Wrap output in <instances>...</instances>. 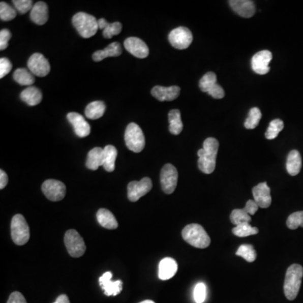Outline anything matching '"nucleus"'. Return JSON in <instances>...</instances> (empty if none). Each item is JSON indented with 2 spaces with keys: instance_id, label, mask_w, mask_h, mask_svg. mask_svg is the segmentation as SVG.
I'll return each mask as SVG.
<instances>
[{
  "instance_id": "28",
  "label": "nucleus",
  "mask_w": 303,
  "mask_h": 303,
  "mask_svg": "<svg viewBox=\"0 0 303 303\" xmlns=\"http://www.w3.org/2000/svg\"><path fill=\"white\" fill-rule=\"evenodd\" d=\"M98 25L99 28L103 29V36L107 39L120 34L123 29V25L120 22L108 23L103 18L98 20Z\"/></svg>"
},
{
  "instance_id": "7",
  "label": "nucleus",
  "mask_w": 303,
  "mask_h": 303,
  "mask_svg": "<svg viewBox=\"0 0 303 303\" xmlns=\"http://www.w3.org/2000/svg\"><path fill=\"white\" fill-rule=\"evenodd\" d=\"M64 243L70 256L79 258L85 253L86 245L84 241L76 230L67 231L64 236Z\"/></svg>"
},
{
  "instance_id": "34",
  "label": "nucleus",
  "mask_w": 303,
  "mask_h": 303,
  "mask_svg": "<svg viewBox=\"0 0 303 303\" xmlns=\"http://www.w3.org/2000/svg\"><path fill=\"white\" fill-rule=\"evenodd\" d=\"M232 232L237 237H245L256 235L259 232V229L257 227H252L249 223H245L236 226L232 229Z\"/></svg>"
},
{
  "instance_id": "45",
  "label": "nucleus",
  "mask_w": 303,
  "mask_h": 303,
  "mask_svg": "<svg viewBox=\"0 0 303 303\" xmlns=\"http://www.w3.org/2000/svg\"><path fill=\"white\" fill-rule=\"evenodd\" d=\"M259 208V205H257V203L254 201H252V200L248 201L245 206V210H246L250 216L254 215Z\"/></svg>"
},
{
  "instance_id": "40",
  "label": "nucleus",
  "mask_w": 303,
  "mask_h": 303,
  "mask_svg": "<svg viewBox=\"0 0 303 303\" xmlns=\"http://www.w3.org/2000/svg\"><path fill=\"white\" fill-rule=\"evenodd\" d=\"M194 300L196 303H203L206 298V286L202 282L197 284L195 286L193 292Z\"/></svg>"
},
{
  "instance_id": "42",
  "label": "nucleus",
  "mask_w": 303,
  "mask_h": 303,
  "mask_svg": "<svg viewBox=\"0 0 303 303\" xmlns=\"http://www.w3.org/2000/svg\"><path fill=\"white\" fill-rule=\"evenodd\" d=\"M12 69V64L6 57L0 58V78H3L5 76L10 74Z\"/></svg>"
},
{
  "instance_id": "3",
  "label": "nucleus",
  "mask_w": 303,
  "mask_h": 303,
  "mask_svg": "<svg viewBox=\"0 0 303 303\" xmlns=\"http://www.w3.org/2000/svg\"><path fill=\"white\" fill-rule=\"evenodd\" d=\"M182 237L186 243L197 249H205L210 244V238L204 227L200 224L192 223L182 230Z\"/></svg>"
},
{
  "instance_id": "11",
  "label": "nucleus",
  "mask_w": 303,
  "mask_h": 303,
  "mask_svg": "<svg viewBox=\"0 0 303 303\" xmlns=\"http://www.w3.org/2000/svg\"><path fill=\"white\" fill-rule=\"evenodd\" d=\"M160 183L164 193L169 195L175 191L178 183V171L174 165L167 164L163 167L160 174Z\"/></svg>"
},
{
  "instance_id": "1",
  "label": "nucleus",
  "mask_w": 303,
  "mask_h": 303,
  "mask_svg": "<svg viewBox=\"0 0 303 303\" xmlns=\"http://www.w3.org/2000/svg\"><path fill=\"white\" fill-rule=\"evenodd\" d=\"M219 142L213 137H208L203 142V147L199 150L198 168L204 174H210L215 170Z\"/></svg>"
},
{
  "instance_id": "23",
  "label": "nucleus",
  "mask_w": 303,
  "mask_h": 303,
  "mask_svg": "<svg viewBox=\"0 0 303 303\" xmlns=\"http://www.w3.org/2000/svg\"><path fill=\"white\" fill-rule=\"evenodd\" d=\"M301 169V154L297 150L290 152L286 160V170L291 176H296Z\"/></svg>"
},
{
  "instance_id": "9",
  "label": "nucleus",
  "mask_w": 303,
  "mask_h": 303,
  "mask_svg": "<svg viewBox=\"0 0 303 303\" xmlns=\"http://www.w3.org/2000/svg\"><path fill=\"white\" fill-rule=\"evenodd\" d=\"M169 41L172 47L178 50L186 49L193 42V35L188 28L178 27L169 33Z\"/></svg>"
},
{
  "instance_id": "21",
  "label": "nucleus",
  "mask_w": 303,
  "mask_h": 303,
  "mask_svg": "<svg viewBox=\"0 0 303 303\" xmlns=\"http://www.w3.org/2000/svg\"><path fill=\"white\" fill-rule=\"evenodd\" d=\"M178 270V264L172 258H164L159 264V278L167 281L174 277Z\"/></svg>"
},
{
  "instance_id": "43",
  "label": "nucleus",
  "mask_w": 303,
  "mask_h": 303,
  "mask_svg": "<svg viewBox=\"0 0 303 303\" xmlns=\"http://www.w3.org/2000/svg\"><path fill=\"white\" fill-rule=\"evenodd\" d=\"M11 36L12 35L9 29H4L0 32V50L1 51L7 48Z\"/></svg>"
},
{
  "instance_id": "20",
  "label": "nucleus",
  "mask_w": 303,
  "mask_h": 303,
  "mask_svg": "<svg viewBox=\"0 0 303 303\" xmlns=\"http://www.w3.org/2000/svg\"><path fill=\"white\" fill-rule=\"evenodd\" d=\"M230 6L241 17L251 18L256 12L254 2L251 0H230Z\"/></svg>"
},
{
  "instance_id": "41",
  "label": "nucleus",
  "mask_w": 303,
  "mask_h": 303,
  "mask_svg": "<svg viewBox=\"0 0 303 303\" xmlns=\"http://www.w3.org/2000/svg\"><path fill=\"white\" fill-rule=\"evenodd\" d=\"M12 3L20 14H25L34 6L32 0H14Z\"/></svg>"
},
{
  "instance_id": "36",
  "label": "nucleus",
  "mask_w": 303,
  "mask_h": 303,
  "mask_svg": "<svg viewBox=\"0 0 303 303\" xmlns=\"http://www.w3.org/2000/svg\"><path fill=\"white\" fill-rule=\"evenodd\" d=\"M236 255L242 257L246 261L250 262V263L254 262L257 257L256 251L252 245H241L236 252Z\"/></svg>"
},
{
  "instance_id": "17",
  "label": "nucleus",
  "mask_w": 303,
  "mask_h": 303,
  "mask_svg": "<svg viewBox=\"0 0 303 303\" xmlns=\"http://www.w3.org/2000/svg\"><path fill=\"white\" fill-rule=\"evenodd\" d=\"M67 118L74 127V132L78 137L83 138L88 137V135L90 134V126L86 122L83 115L78 113L70 112L67 115Z\"/></svg>"
},
{
  "instance_id": "47",
  "label": "nucleus",
  "mask_w": 303,
  "mask_h": 303,
  "mask_svg": "<svg viewBox=\"0 0 303 303\" xmlns=\"http://www.w3.org/2000/svg\"><path fill=\"white\" fill-rule=\"evenodd\" d=\"M53 303H70V301H69V297L64 294V295L59 296Z\"/></svg>"
},
{
  "instance_id": "22",
  "label": "nucleus",
  "mask_w": 303,
  "mask_h": 303,
  "mask_svg": "<svg viewBox=\"0 0 303 303\" xmlns=\"http://www.w3.org/2000/svg\"><path fill=\"white\" fill-rule=\"evenodd\" d=\"M31 20L38 25H43L48 20V7L46 3H36L31 10Z\"/></svg>"
},
{
  "instance_id": "6",
  "label": "nucleus",
  "mask_w": 303,
  "mask_h": 303,
  "mask_svg": "<svg viewBox=\"0 0 303 303\" xmlns=\"http://www.w3.org/2000/svg\"><path fill=\"white\" fill-rule=\"evenodd\" d=\"M11 237L15 245H24L29 239V228L25 218L20 214L14 216L11 222Z\"/></svg>"
},
{
  "instance_id": "48",
  "label": "nucleus",
  "mask_w": 303,
  "mask_h": 303,
  "mask_svg": "<svg viewBox=\"0 0 303 303\" xmlns=\"http://www.w3.org/2000/svg\"><path fill=\"white\" fill-rule=\"evenodd\" d=\"M140 303H155L154 301H151V300H146V301H142Z\"/></svg>"
},
{
  "instance_id": "8",
  "label": "nucleus",
  "mask_w": 303,
  "mask_h": 303,
  "mask_svg": "<svg viewBox=\"0 0 303 303\" xmlns=\"http://www.w3.org/2000/svg\"><path fill=\"white\" fill-rule=\"evenodd\" d=\"M199 87L202 92H206L214 99H223L225 92L217 81V75L213 72H208L203 76L199 83Z\"/></svg>"
},
{
  "instance_id": "31",
  "label": "nucleus",
  "mask_w": 303,
  "mask_h": 303,
  "mask_svg": "<svg viewBox=\"0 0 303 303\" xmlns=\"http://www.w3.org/2000/svg\"><path fill=\"white\" fill-rule=\"evenodd\" d=\"M169 132L173 135L180 134L183 130L180 111L172 110L169 113Z\"/></svg>"
},
{
  "instance_id": "39",
  "label": "nucleus",
  "mask_w": 303,
  "mask_h": 303,
  "mask_svg": "<svg viewBox=\"0 0 303 303\" xmlns=\"http://www.w3.org/2000/svg\"><path fill=\"white\" fill-rule=\"evenodd\" d=\"M286 225L291 230L296 229L299 227H303V210L296 211L289 216Z\"/></svg>"
},
{
  "instance_id": "5",
  "label": "nucleus",
  "mask_w": 303,
  "mask_h": 303,
  "mask_svg": "<svg viewBox=\"0 0 303 303\" xmlns=\"http://www.w3.org/2000/svg\"><path fill=\"white\" fill-rule=\"evenodd\" d=\"M127 148L134 153H141L145 147V137L142 129L136 123H130L125 132Z\"/></svg>"
},
{
  "instance_id": "24",
  "label": "nucleus",
  "mask_w": 303,
  "mask_h": 303,
  "mask_svg": "<svg viewBox=\"0 0 303 303\" xmlns=\"http://www.w3.org/2000/svg\"><path fill=\"white\" fill-rule=\"evenodd\" d=\"M20 99L29 106H35L42 100V91L34 86H29L20 94Z\"/></svg>"
},
{
  "instance_id": "18",
  "label": "nucleus",
  "mask_w": 303,
  "mask_h": 303,
  "mask_svg": "<svg viewBox=\"0 0 303 303\" xmlns=\"http://www.w3.org/2000/svg\"><path fill=\"white\" fill-rule=\"evenodd\" d=\"M253 196L254 201L257 203L260 208H268L271 205V195L270 189L267 185L266 182L259 184L253 188Z\"/></svg>"
},
{
  "instance_id": "35",
  "label": "nucleus",
  "mask_w": 303,
  "mask_h": 303,
  "mask_svg": "<svg viewBox=\"0 0 303 303\" xmlns=\"http://www.w3.org/2000/svg\"><path fill=\"white\" fill-rule=\"evenodd\" d=\"M261 111L259 108L254 107L250 110L249 116L245 120V127L247 129H254L257 126L259 125V122L261 120Z\"/></svg>"
},
{
  "instance_id": "38",
  "label": "nucleus",
  "mask_w": 303,
  "mask_h": 303,
  "mask_svg": "<svg viewBox=\"0 0 303 303\" xmlns=\"http://www.w3.org/2000/svg\"><path fill=\"white\" fill-rule=\"evenodd\" d=\"M16 16V11L7 3H0V19L4 21H10Z\"/></svg>"
},
{
  "instance_id": "25",
  "label": "nucleus",
  "mask_w": 303,
  "mask_h": 303,
  "mask_svg": "<svg viewBox=\"0 0 303 303\" xmlns=\"http://www.w3.org/2000/svg\"><path fill=\"white\" fill-rule=\"evenodd\" d=\"M123 52L122 46L119 42H113L109 45L104 50H100L93 54V60L95 62H101L106 57L109 56H120Z\"/></svg>"
},
{
  "instance_id": "4",
  "label": "nucleus",
  "mask_w": 303,
  "mask_h": 303,
  "mask_svg": "<svg viewBox=\"0 0 303 303\" xmlns=\"http://www.w3.org/2000/svg\"><path fill=\"white\" fill-rule=\"evenodd\" d=\"M73 25L78 31V34L83 38H90L98 31V20L93 15L87 13L78 12L74 15L72 20Z\"/></svg>"
},
{
  "instance_id": "10",
  "label": "nucleus",
  "mask_w": 303,
  "mask_h": 303,
  "mask_svg": "<svg viewBox=\"0 0 303 303\" xmlns=\"http://www.w3.org/2000/svg\"><path fill=\"white\" fill-rule=\"evenodd\" d=\"M153 188L151 178L145 177L140 181H132L127 186V197L130 201L136 202L147 195Z\"/></svg>"
},
{
  "instance_id": "30",
  "label": "nucleus",
  "mask_w": 303,
  "mask_h": 303,
  "mask_svg": "<svg viewBox=\"0 0 303 303\" xmlns=\"http://www.w3.org/2000/svg\"><path fill=\"white\" fill-rule=\"evenodd\" d=\"M105 111V103L103 101H94L87 105L85 109L86 117L91 120H97L102 117Z\"/></svg>"
},
{
  "instance_id": "13",
  "label": "nucleus",
  "mask_w": 303,
  "mask_h": 303,
  "mask_svg": "<svg viewBox=\"0 0 303 303\" xmlns=\"http://www.w3.org/2000/svg\"><path fill=\"white\" fill-rule=\"evenodd\" d=\"M28 68L33 75L45 77L51 71L49 62L42 54L34 53L28 60Z\"/></svg>"
},
{
  "instance_id": "26",
  "label": "nucleus",
  "mask_w": 303,
  "mask_h": 303,
  "mask_svg": "<svg viewBox=\"0 0 303 303\" xmlns=\"http://www.w3.org/2000/svg\"><path fill=\"white\" fill-rule=\"evenodd\" d=\"M104 160V148L95 147L88 152L86 167L91 170H97L101 166H103Z\"/></svg>"
},
{
  "instance_id": "14",
  "label": "nucleus",
  "mask_w": 303,
  "mask_h": 303,
  "mask_svg": "<svg viewBox=\"0 0 303 303\" xmlns=\"http://www.w3.org/2000/svg\"><path fill=\"white\" fill-rule=\"evenodd\" d=\"M272 57L273 56L271 52L267 50L259 51L254 55L251 61V65L254 73L260 75L268 74L270 70L269 64L272 60Z\"/></svg>"
},
{
  "instance_id": "32",
  "label": "nucleus",
  "mask_w": 303,
  "mask_h": 303,
  "mask_svg": "<svg viewBox=\"0 0 303 303\" xmlns=\"http://www.w3.org/2000/svg\"><path fill=\"white\" fill-rule=\"evenodd\" d=\"M13 78L16 83L22 86H32L35 83V77L31 72L25 69H18L13 74Z\"/></svg>"
},
{
  "instance_id": "2",
  "label": "nucleus",
  "mask_w": 303,
  "mask_h": 303,
  "mask_svg": "<svg viewBox=\"0 0 303 303\" xmlns=\"http://www.w3.org/2000/svg\"><path fill=\"white\" fill-rule=\"evenodd\" d=\"M303 277V268L300 264H292L286 270L284 282V293L286 298L293 301L298 295Z\"/></svg>"
},
{
  "instance_id": "27",
  "label": "nucleus",
  "mask_w": 303,
  "mask_h": 303,
  "mask_svg": "<svg viewBox=\"0 0 303 303\" xmlns=\"http://www.w3.org/2000/svg\"><path fill=\"white\" fill-rule=\"evenodd\" d=\"M98 223L105 228L107 229H116L118 223L112 213L107 209H100L96 214Z\"/></svg>"
},
{
  "instance_id": "19",
  "label": "nucleus",
  "mask_w": 303,
  "mask_h": 303,
  "mask_svg": "<svg viewBox=\"0 0 303 303\" xmlns=\"http://www.w3.org/2000/svg\"><path fill=\"white\" fill-rule=\"evenodd\" d=\"M152 96L159 101H172L178 98L180 94V88L174 85L170 87L155 86L151 90Z\"/></svg>"
},
{
  "instance_id": "44",
  "label": "nucleus",
  "mask_w": 303,
  "mask_h": 303,
  "mask_svg": "<svg viewBox=\"0 0 303 303\" xmlns=\"http://www.w3.org/2000/svg\"><path fill=\"white\" fill-rule=\"evenodd\" d=\"M7 303H27L26 300L23 296L22 294L19 291H15L12 294H10L9 300Z\"/></svg>"
},
{
  "instance_id": "16",
  "label": "nucleus",
  "mask_w": 303,
  "mask_h": 303,
  "mask_svg": "<svg viewBox=\"0 0 303 303\" xmlns=\"http://www.w3.org/2000/svg\"><path fill=\"white\" fill-rule=\"evenodd\" d=\"M124 47L128 52L137 58H146L149 54L147 44L137 37H129L126 39Z\"/></svg>"
},
{
  "instance_id": "33",
  "label": "nucleus",
  "mask_w": 303,
  "mask_h": 303,
  "mask_svg": "<svg viewBox=\"0 0 303 303\" xmlns=\"http://www.w3.org/2000/svg\"><path fill=\"white\" fill-rule=\"evenodd\" d=\"M230 220L235 226L251 222V216L244 209H234L230 215Z\"/></svg>"
},
{
  "instance_id": "15",
  "label": "nucleus",
  "mask_w": 303,
  "mask_h": 303,
  "mask_svg": "<svg viewBox=\"0 0 303 303\" xmlns=\"http://www.w3.org/2000/svg\"><path fill=\"white\" fill-rule=\"evenodd\" d=\"M113 275L111 272H105L102 277L99 279V283L104 291L105 296H117L123 291V281H112Z\"/></svg>"
},
{
  "instance_id": "12",
  "label": "nucleus",
  "mask_w": 303,
  "mask_h": 303,
  "mask_svg": "<svg viewBox=\"0 0 303 303\" xmlns=\"http://www.w3.org/2000/svg\"><path fill=\"white\" fill-rule=\"evenodd\" d=\"M42 192L48 200L60 201L66 196V186L56 179H47L42 184Z\"/></svg>"
},
{
  "instance_id": "29",
  "label": "nucleus",
  "mask_w": 303,
  "mask_h": 303,
  "mask_svg": "<svg viewBox=\"0 0 303 303\" xmlns=\"http://www.w3.org/2000/svg\"><path fill=\"white\" fill-rule=\"evenodd\" d=\"M117 149L112 145H107L104 148V160L103 168L107 172H113L115 170V163L117 157Z\"/></svg>"
},
{
  "instance_id": "37",
  "label": "nucleus",
  "mask_w": 303,
  "mask_h": 303,
  "mask_svg": "<svg viewBox=\"0 0 303 303\" xmlns=\"http://www.w3.org/2000/svg\"><path fill=\"white\" fill-rule=\"evenodd\" d=\"M284 123L281 119H275L269 123V127L265 132V137L267 139L273 140L277 138L279 133L283 130Z\"/></svg>"
},
{
  "instance_id": "46",
  "label": "nucleus",
  "mask_w": 303,
  "mask_h": 303,
  "mask_svg": "<svg viewBox=\"0 0 303 303\" xmlns=\"http://www.w3.org/2000/svg\"><path fill=\"white\" fill-rule=\"evenodd\" d=\"M8 181H9V178L6 173H5L3 169L0 170V189L5 188V186H7Z\"/></svg>"
}]
</instances>
